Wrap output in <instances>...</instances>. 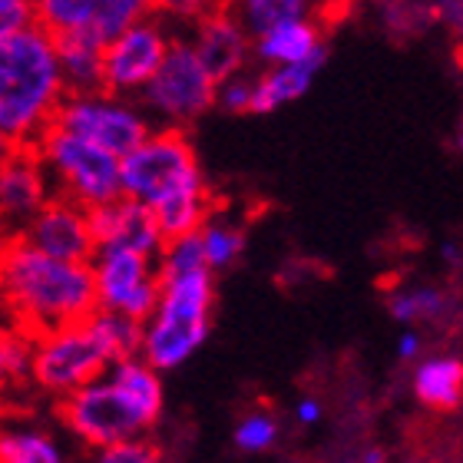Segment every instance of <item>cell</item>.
Returning <instances> with one entry per match:
<instances>
[{
	"mask_svg": "<svg viewBox=\"0 0 463 463\" xmlns=\"http://www.w3.org/2000/svg\"><path fill=\"white\" fill-rule=\"evenodd\" d=\"M0 305L27 338L99 311L90 261L53 259L27 239L0 241Z\"/></svg>",
	"mask_w": 463,
	"mask_h": 463,
	"instance_id": "cell-1",
	"label": "cell"
},
{
	"mask_svg": "<svg viewBox=\"0 0 463 463\" xmlns=\"http://www.w3.org/2000/svg\"><path fill=\"white\" fill-rule=\"evenodd\" d=\"M57 404L60 420L90 450L139 440L163 417V371H156L143 354L119 357L107 374Z\"/></svg>",
	"mask_w": 463,
	"mask_h": 463,
	"instance_id": "cell-2",
	"label": "cell"
},
{
	"mask_svg": "<svg viewBox=\"0 0 463 463\" xmlns=\"http://www.w3.org/2000/svg\"><path fill=\"white\" fill-rule=\"evenodd\" d=\"M57 37L40 20L0 37V146L30 149L57 123L67 99Z\"/></svg>",
	"mask_w": 463,
	"mask_h": 463,
	"instance_id": "cell-3",
	"label": "cell"
},
{
	"mask_svg": "<svg viewBox=\"0 0 463 463\" xmlns=\"http://www.w3.org/2000/svg\"><path fill=\"white\" fill-rule=\"evenodd\" d=\"M139 347H143V321L99 308L90 318L33 338L30 381L43 394L63 401L107 374L119 357L139 354Z\"/></svg>",
	"mask_w": 463,
	"mask_h": 463,
	"instance_id": "cell-4",
	"label": "cell"
},
{
	"mask_svg": "<svg viewBox=\"0 0 463 463\" xmlns=\"http://www.w3.org/2000/svg\"><path fill=\"white\" fill-rule=\"evenodd\" d=\"M215 271H189L163 279L159 305L143 321V347L139 354L156 371H175L205 345L213 328L215 308Z\"/></svg>",
	"mask_w": 463,
	"mask_h": 463,
	"instance_id": "cell-5",
	"label": "cell"
},
{
	"mask_svg": "<svg viewBox=\"0 0 463 463\" xmlns=\"http://www.w3.org/2000/svg\"><path fill=\"white\" fill-rule=\"evenodd\" d=\"M40 163L47 165L53 193L73 203L97 209L123 195V159L87 136H77L63 126H50L37 146Z\"/></svg>",
	"mask_w": 463,
	"mask_h": 463,
	"instance_id": "cell-6",
	"label": "cell"
},
{
	"mask_svg": "<svg viewBox=\"0 0 463 463\" xmlns=\"http://www.w3.org/2000/svg\"><path fill=\"white\" fill-rule=\"evenodd\" d=\"M193 193H209V185L185 129L156 126L133 153L123 156V195L136 203L156 209Z\"/></svg>",
	"mask_w": 463,
	"mask_h": 463,
	"instance_id": "cell-7",
	"label": "cell"
},
{
	"mask_svg": "<svg viewBox=\"0 0 463 463\" xmlns=\"http://www.w3.org/2000/svg\"><path fill=\"white\" fill-rule=\"evenodd\" d=\"M139 103L156 126L185 129L199 116L219 107V80L209 73L189 40H173L163 67L156 70L149 87L139 93Z\"/></svg>",
	"mask_w": 463,
	"mask_h": 463,
	"instance_id": "cell-8",
	"label": "cell"
},
{
	"mask_svg": "<svg viewBox=\"0 0 463 463\" xmlns=\"http://www.w3.org/2000/svg\"><path fill=\"white\" fill-rule=\"evenodd\" d=\"M57 126L77 136H87L97 146L116 153L119 159L129 156L146 136L153 133L156 123L136 97H123L113 90H90V93H67L60 107Z\"/></svg>",
	"mask_w": 463,
	"mask_h": 463,
	"instance_id": "cell-9",
	"label": "cell"
},
{
	"mask_svg": "<svg viewBox=\"0 0 463 463\" xmlns=\"http://www.w3.org/2000/svg\"><path fill=\"white\" fill-rule=\"evenodd\" d=\"M90 265H93L97 301L103 311H116L136 321H146L156 311L159 291H163L159 259L129 249H97Z\"/></svg>",
	"mask_w": 463,
	"mask_h": 463,
	"instance_id": "cell-10",
	"label": "cell"
},
{
	"mask_svg": "<svg viewBox=\"0 0 463 463\" xmlns=\"http://www.w3.org/2000/svg\"><path fill=\"white\" fill-rule=\"evenodd\" d=\"M53 183L37 149H4L0 153V241L24 239L37 213L53 199Z\"/></svg>",
	"mask_w": 463,
	"mask_h": 463,
	"instance_id": "cell-11",
	"label": "cell"
},
{
	"mask_svg": "<svg viewBox=\"0 0 463 463\" xmlns=\"http://www.w3.org/2000/svg\"><path fill=\"white\" fill-rule=\"evenodd\" d=\"M173 47V37L159 17H146L123 30L107 43V67H103V87L123 97H139L156 70L163 67L165 53Z\"/></svg>",
	"mask_w": 463,
	"mask_h": 463,
	"instance_id": "cell-12",
	"label": "cell"
},
{
	"mask_svg": "<svg viewBox=\"0 0 463 463\" xmlns=\"http://www.w3.org/2000/svg\"><path fill=\"white\" fill-rule=\"evenodd\" d=\"M153 14L156 0H37V20L50 33H93L103 43Z\"/></svg>",
	"mask_w": 463,
	"mask_h": 463,
	"instance_id": "cell-13",
	"label": "cell"
},
{
	"mask_svg": "<svg viewBox=\"0 0 463 463\" xmlns=\"http://www.w3.org/2000/svg\"><path fill=\"white\" fill-rule=\"evenodd\" d=\"M24 239L63 261H93V255H97V235H93V222H90V209L67 199V195H53L37 213V219L30 222V229L24 232Z\"/></svg>",
	"mask_w": 463,
	"mask_h": 463,
	"instance_id": "cell-14",
	"label": "cell"
},
{
	"mask_svg": "<svg viewBox=\"0 0 463 463\" xmlns=\"http://www.w3.org/2000/svg\"><path fill=\"white\" fill-rule=\"evenodd\" d=\"M189 43L219 83L245 73L249 53H255V37L232 7H219L203 20H195Z\"/></svg>",
	"mask_w": 463,
	"mask_h": 463,
	"instance_id": "cell-15",
	"label": "cell"
},
{
	"mask_svg": "<svg viewBox=\"0 0 463 463\" xmlns=\"http://www.w3.org/2000/svg\"><path fill=\"white\" fill-rule=\"evenodd\" d=\"M90 222L97 235V249H129L143 251L149 259L163 255L165 235L156 222V213L129 195H119L113 203L90 209Z\"/></svg>",
	"mask_w": 463,
	"mask_h": 463,
	"instance_id": "cell-16",
	"label": "cell"
},
{
	"mask_svg": "<svg viewBox=\"0 0 463 463\" xmlns=\"http://www.w3.org/2000/svg\"><path fill=\"white\" fill-rule=\"evenodd\" d=\"M57 57L70 93L103 90V67H107V43L93 33H53Z\"/></svg>",
	"mask_w": 463,
	"mask_h": 463,
	"instance_id": "cell-17",
	"label": "cell"
},
{
	"mask_svg": "<svg viewBox=\"0 0 463 463\" xmlns=\"http://www.w3.org/2000/svg\"><path fill=\"white\" fill-rule=\"evenodd\" d=\"M321 33H325V30L308 17L285 20V24H279V27H271L255 37V57L265 60L269 67L301 63V60L315 57L318 50H325Z\"/></svg>",
	"mask_w": 463,
	"mask_h": 463,
	"instance_id": "cell-18",
	"label": "cell"
},
{
	"mask_svg": "<svg viewBox=\"0 0 463 463\" xmlns=\"http://www.w3.org/2000/svg\"><path fill=\"white\" fill-rule=\"evenodd\" d=\"M328 57V50H318L311 60L301 63H285V67H269L261 77H255V99H251V113H271V109L285 107L291 99H298L311 87L315 73L321 70Z\"/></svg>",
	"mask_w": 463,
	"mask_h": 463,
	"instance_id": "cell-19",
	"label": "cell"
},
{
	"mask_svg": "<svg viewBox=\"0 0 463 463\" xmlns=\"http://www.w3.org/2000/svg\"><path fill=\"white\" fill-rule=\"evenodd\" d=\"M414 397L427 411L454 414L463 404V361L460 357H430L414 371Z\"/></svg>",
	"mask_w": 463,
	"mask_h": 463,
	"instance_id": "cell-20",
	"label": "cell"
},
{
	"mask_svg": "<svg viewBox=\"0 0 463 463\" xmlns=\"http://www.w3.org/2000/svg\"><path fill=\"white\" fill-rule=\"evenodd\" d=\"M0 463H67L57 437L37 424L0 427Z\"/></svg>",
	"mask_w": 463,
	"mask_h": 463,
	"instance_id": "cell-21",
	"label": "cell"
},
{
	"mask_svg": "<svg viewBox=\"0 0 463 463\" xmlns=\"http://www.w3.org/2000/svg\"><path fill=\"white\" fill-rule=\"evenodd\" d=\"M315 7V0H235L232 10L241 17L251 37H259L265 30L279 27L285 20H298Z\"/></svg>",
	"mask_w": 463,
	"mask_h": 463,
	"instance_id": "cell-22",
	"label": "cell"
},
{
	"mask_svg": "<svg viewBox=\"0 0 463 463\" xmlns=\"http://www.w3.org/2000/svg\"><path fill=\"white\" fill-rule=\"evenodd\" d=\"M30 361H33V338H27L0 305V387L17 384L24 377L30 381Z\"/></svg>",
	"mask_w": 463,
	"mask_h": 463,
	"instance_id": "cell-23",
	"label": "cell"
},
{
	"mask_svg": "<svg viewBox=\"0 0 463 463\" xmlns=\"http://www.w3.org/2000/svg\"><path fill=\"white\" fill-rule=\"evenodd\" d=\"M199 239H203L205 261L213 271H225L239 261L241 249H245V232L239 225L225 222V219H215L209 215V222L199 229Z\"/></svg>",
	"mask_w": 463,
	"mask_h": 463,
	"instance_id": "cell-24",
	"label": "cell"
},
{
	"mask_svg": "<svg viewBox=\"0 0 463 463\" xmlns=\"http://www.w3.org/2000/svg\"><path fill=\"white\" fill-rule=\"evenodd\" d=\"M203 269H209V261H205L199 232L169 239L163 245V255H159V275L163 279H169V275H189V271H203Z\"/></svg>",
	"mask_w": 463,
	"mask_h": 463,
	"instance_id": "cell-25",
	"label": "cell"
},
{
	"mask_svg": "<svg viewBox=\"0 0 463 463\" xmlns=\"http://www.w3.org/2000/svg\"><path fill=\"white\" fill-rule=\"evenodd\" d=\"M235 447L241 454H265L279 444V420L269 411H249L235 424V434H232Z\"/></svg>",
	"mask_w": 463,
	"mask_h": 463,
	"instance_id": "cell-26",
	"label": "cell"
},
{
	"mask_svg": "<svg viewBox=\"0 0 463 463\" xmlns=\"http://www.w3.org/2000/svg\"><path fill=\"white\" fill-rule=\"evenodd\" d=\"M444 311V295L434 288H417V291H404V295H394L391 298V315L397 321H417V318H434Z\"/></svg>",
	"mask_w": 463,
	"mask_h": 463,
	"instance_id": "cell-27",
	"label": "cell"
},
{
	"mask_svg": "<svg viewBox=\"0 0 463 463\" xmlns=\"http://www.w3.org/2000/svg\"><path fill=\"white\" fill-rule=\"evenodd\" d=\"M93 463H165V460L146 437H139V440H126V444L97 450V460Z\"/></svg>",
	"mask_w": 463,
	"mask_h": 463,
	"instance_id": "cell-28",
	"label": "cell"
},
{
	"mask_svg": "<svg viewBox=\"0 0 463 463\" xmlns=\"http://www.w3.org/2000/svg\"><path fill=\"white\" fill-rule=\"evenodd\" d=\"M251 99H255V80L245 73L219 83V107L225 113H251Z\"/></svg>",
	"mask_w": 463,
	"mask_h": 463,
	"instance_id": "cell-29",
	"label": "cell"
},
{
	"mask_svg": "<svg viewBox=\"0 0 463 463\" xmlns=\"http://www.w3.org/2000/svg\"><path fill=\"white\" fill-rule=\"evenodd\" d=\"M225 7L222 0H156V14L169 20H183V24H195L205 14Z\"/></svg>",
	"mask_w": 463,
	"mask_h": 463,
	"instance_id": "cell-30",
	"label": "cell"
},
{
	"mask_svg": "<svg viewBox=\"0 0 463 463\" xmlns=\"http://www.w3.org/2000/svg\"><path fill=\"white\" fill-rule=\"evenodd\" d=\"M37 20V0H0V37Z\"/></svg>",
	"mask_w": 463,
	"mask_h": 463,
	"instance_id": "cell-31",
	"label": "cell"
},
{
	"mask_svg": "<svg viewBox=\"0 0 463 463\" xmlns=\"http://www.w3.org/2000/svg\"><path fill=\"white\" fill-rule=\"evenodd\" d=\"M351 7H354V0H315V24L321 30L338 27L347 20Z\"/></svg>",
	"mask_w": 463,
	"mask_h": 463,
	"instance_id": "cell-32",
	"label": "cell"
},
{
	"mask_svg": "<svg viewBox=\"0 0 463 463\" xmlns=\"http://www.w3.org/2000/svg\"><path fill=\"white\" fill-rule=\"evenodd\" d=\"M295 417H298L301 424H318L321 404L315 401V397H301L298 404H295Z\"/></svg>",
	"mask_w": 463,
	"mask_h": 463,
	"instance_id": "cell-33",
	"label": "cell"
},
{
	"mask_svg": "<svg viewBox=\"0 0 463 463\" xmlns=\"http://www.w3.org/2000/svg\"><path fill=\"white\" fill-rule=\"evenodd\" d=\"M417 351H420V338H417L414 331H407L401 345H397V354H401V361H411V357H417Z\"/></svg>",
	"mask_w": 463,
	"mask_h": 463,
	"instance_id": "cell-34",
	"label": "cell"
},
{
	"mask_svg": "<svg viewBox=\"0 0 463 463\" xmlns=\"http://www.w3.org/2000/svg\"><path fill=\"white\" fill-rule=\"evenodd\" d=\"M457 143H460V149H463V119H460V133H457Z\"/></svg>",
	"mask_w": 463,
	"mask_h": 463,
	"instance_id": "cell-35",
	"label": "cell"
},
{
	"mask_svg": "<svg viewBox=\"0 0 463 463\" xmlns=\"http://www.w3.org/2000/svg\"><path fill=\"white\" fill-rule=\"evenodd\" d=\"M222 4H225V7H232V4H235V0H222Z\"/></svg>",
	"mask_w": 463,
	"mask_h": 463,
	"instance_id": "cell-36",
	"label": "cell"
},
{
	"mask_svg": "<svg viewBox=\"0 0 463 463\" xmlns=\"http://www.w3.org/2000/svg\"><path fill=\"white\" fill-rule=\"evenodd\" d=\"M0 153H4V146H0Z\"/></svg>",
	"mask_w": 463,
	"mask_h": 463,
	"instance_id": "cell-37",
	"label": "cell"
}]
</instances>
